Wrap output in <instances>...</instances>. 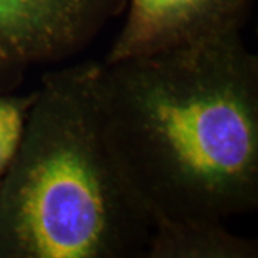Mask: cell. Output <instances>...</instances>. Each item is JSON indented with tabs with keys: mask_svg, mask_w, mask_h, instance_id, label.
Masks as SVG:
<instances>
[{
	"mask_svg": "<svg viewBox=\"0 0 258 258\" xmlns=\"http://www.w3.org/2000/svg\"><path fill=\"white\" fill-rule=\"evenodd\" d=\"M126 0H0V93L25 74L76 55Z\"/></svg>",
	"mask_w": 258,
	"mask_h": 258,
	"instance_id": "3957f363",
	"label": "cell"
},
{
	"mask_svg": "<svg viewBox=\"0 0 258 258\" xmlns=\"http://www.w3.org/2000/svg\"><path fill=\"white\" fill-rule=\"evenodd\" d=\"M255 240L225 222H171L154 227L145 258H257Z\"/></svg>",
	"mask_w": 258,
	"mask_h": 258,
	"instance_id": "5b68a950",
	"label": "cell"
},
{
	"mask_svg": "<svg viewBox=\"0 0 258 258\" xmlns=\"http://www.w3.org/2000/svg\"><path fill=\"white\" fill-rule=\"evenodd\" d=\"M96 99L120 176L154 227L258 207V59L241 32L102 62Z\"/></svg>",
	"mask_w": 258,
	"mask_h": 258,
	"instance_id": "6da1fadb",
	"label": "cell"
},
{
	"mask_svg": "<svg viewBox=\"0 0 258 258\" xmlns=\"http://www.w3.org/2000/svg\"><path fill=\"white\" fill-rule=\"evenodd\" d=\"M251 5L252 0H126L123 25L103 62L241 32Z\"/></svg>",
	"mask_w": 258,
	"mask_h": 258,
	"instance_id": "277c9868",
	"label": "cell"
},
{
	"mask_svg": "<svg viewBox=\"0 0 258 258\" xmlns=\"http://www.w3.org/2000/svg\"><path fill=\"white\" fill-rule=\"evenodd\" d=\"M99 63L47 74L0 181V258L147 257L154 224L103 138Z\"/></svg>",
	"mask_w": 258,
	"mask_h": 258,
	"instance_id": "7a4b0ae2",
	"label": "cell"
},
{
	"mask_svg": "<svg viewBox=\"0 0 258 258\" xmlns=\"http://www.w3.org/2000/svg\"><path fill=\"white\" fill-rule=\"evenodd\" d=\"M33 92L28 95L0 93V181L16 152Z\"/></svg>",
	"mask_w": 258,
	"mask_h": 258,
	"instance_id": "8992f818",
	"label": "cell"
}]
</instances>
